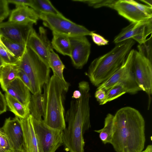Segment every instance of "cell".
Here are the masks:
<instances>
[{
	"label": "cell",
	"mask_w": 152,
	"mask_h": 152,
	"mask_svg": "<svg viewBox=\"0 0 152 152\" xmlns=\"http://www.w3.org/2000/svg\"><path fill=\"white\" fill-rule=\"evenodd\" d=\"M145 127L138 110L129 107L122 108L114 115L110 144L116 152H141L145 141Z\"/></svg>",
	"instance_id": "1"
},
{
	"label": "cell",
	"mask_w": 152,
	"mask_h": 152,
	"mask_svg": "<svg viewBox=\"0 0 152 152\" xmlns=\"http://www.w3.org/2000/svg\"><path fill=\"white\" fill-rule=\"evenodd\" d=\"M135 43L132 39H127L94 59L85 73L92 84L98 87L111 76L124 62Z\"/></svg>",
	"instance_id": "2"
},
{
	"label": "cell",
	"mask_w": 152,
	"mask_h": 152,
	"mask_svg": "<svg viewBox=\"0 0 152 152\" xmlns=\"http://www.w3.org/2000/svg\"><path fill=\"white\" fill-rule=\"evenodd\" d=\"M65 119L68 124L63 131V144L69 152H85L83 135L91 127L90 112L79 106L72 107L66 112Z\"/></svg>",
	"instance_id": "3"
},
{
	"label": "cell",
	"mask_w": 152,
	"mask_h": 152,
	"mask_svg": "<svg viewBox=\"0 0 152 152\" xmlns=\"http://www.w3.org/2000/svg\"><path fill=\"white\" fill-rule=\"evenodd\" d=\"M65 92L61 81L53 75L46 84V103L43 121L49 127L62 131L66 128L64 106Z\"/></svg>",
	"instance_id": "4"
},
{
	"label": "cell",
	"mask_w": 152,
	"mask_h": 152,
	"mask_svg": "<svg viewBox=\"0 0 152 152\" xmlns=\"http://www.w3.org/2000/svg\"><path fill=\"white\" fill-rule=\"evenodd\" d=\"M18 64L19 69L29 77L34 94L42 93L44 85L48 83L50 78V68L27 46Z\"/></svg>",
	"instance_id": "5"
},
{
	"label": "cell",
	"mask_w": 152,
	"mask_h": 152,
	"mask_svg": "<svg viewBox=\"0 0 152 152\" xmlns=\"http://www.w3.org/2000/svg\"><path fill=\"white\" fill-rule=\"evenodd\" d=\"M134 50H131L125 61L110 77L98 86L97 89H102L105 91L115 85L121 84L126 93L134 94L141 91L137 84L134 75L132 64Z\"/></svg>",
	"instance_id": "6"
},
{
	"label": "cell",
	"mask_w": 152,
	"mask_h": 152,
	"mask_svg": "<svg viewBox=\"0 0 152 152\" xmlns=\"http://www.w3.org/2000/svg\"><path fill=\"white\" fill-rule=\"evenodd\" d=\"M39 15V19L42 20L44 26L49 28L52 32L72 37L90 36L93 32L83 26L74 23L63 15L44 13H40Z\"/></svg>",
	"instance_id": "7"
},
{
	"label": "cell",
	"mask_w": 152,
	"mask_h": 152,
	"mask_svg": "<svg viewBox=\"0 0 152 152\" xmlns=\"http://www.w3.org/2000/svg\"><path fill=\"white\" fill-rule=\"evenodd\" d=\"M134 50L132 69L136 83L139 88L150 97L152 93V61L146 56L142 45Z\"/></svg>",
	"instance_id": "8"
},
{
	"label": "cell",
	"mask_w": 152,
	"mask_h": 152,
	"mask_svg": "<svg viewBox=\"0 0 152 152\" xmlns=\"http://www.w3.org/2000/svg\"><path fill=\"white\" fill-rule=\"evenodd\" d=\"M39 152H55L63 144V131L53 129L32 116Z\"/></svg>",
	"instance_id": "9"
},
{
	"label": "cell",
	"mask_w": 152,
	"mask_h": 152,
	"mask_svg": "<svg viewBox=\"0 0 152 152\" xmlns=\"http://www.w3.org/2000/svg\"><path fill=\"white\" fill-rule=\"evenodd\" d=\"M152 32V18L137 23H131L115 37L114 42L117 44L132 39L142 45L147 41V37Z\"/></svg>",
	"instance_id": "10"
},
{
	"label": "cell",
	"mask_w": 152,
	"mask_h": 152,
	"mask_svg": "<svg viewBox=\"0 0 152 152\" xmlns=\"http://www.w3.org/2000/svg\"><path fill=\"white\" fill-rule=\"evenodd\" d=\"M70 57L77 69H81L87 63L90 53L91 45L85 36L69 37Z\"/></svg>",
	"instance_id": "11"
},
{
	"label": "cell",
	"mask_w": 152,
	"mask_h": 152,
	"mask_svg": "<svg viewBox=\"0 0 152 152\" xmlns=\"http://www.w3.org/2000/svg\"><path fill=\"white\" fill-rule=\"evenodd\" d=\"M32 24H25L9 21L0 23V35L26 45Z\"/></svg>",
	"instance_id": "12"
},
{
	"label": "cell",
	"mask_w": 152,
	"mask_h": 152,
	"mask_svg": "<svg viewBox=\"0 0 152 152\" xmlns=\"http://www.w3.org/2000/svg\"><path fill=\"white\" fill-rule=\"evenodd\" d=\"M1 128L8 137L14 152L24 148L23 133L19 118L15 116L6 118Z\"/></svg>",
	"instance_id": "13"
},
{
	"label": "cell",
	"mask_w": 152,
	"mask_h": 152,
	"mask_svg": "<svg viewBox=\"0 0 152 152\" xmlns=\"http://www.w3.org/2000/svg\"><path fill=\"white\" fill-rule=\"evenodd\" d=\"M113 9L131 23L141 22L152 18L144 14L126 0H117Z\"/></svg>",
	"instance_id": "14"
},
{
	"label": "cell",
	"mask_w": 152,
	"mask_h": 152,
	"mask_svg": "<svg viewBox=\"0 0 152 152\" xmlns=\"http://www.w3.org/2000/svg\"><path fill=\"white\" fill-rule=\"evenodd\" d=\"M20 119L23 133L25 150L26 152H39L32 116L30 114L25 118Z\"/></svg>",
	"instance_id": "15"
},
{
	"label": "cell",
	"mask_w": 152,
	"mask_h": 152,
	"mask_svg": "<svg viewBox=\"0 0 152 152\" xmlns=\"http://www.w3.org/2000/svg\"><path fill=\"white\" fill-rule=\"evenodd\" d=\"M45 42L48 48L49 67L52 69L53 75L56 76L61 81L65 92H67L68 90L69 84L66 81L64 77L63 71L65 66L59 56L53 50L51 42L49 39H46Z\"/></svg>",
	"instance_id": "16"
},
{
	"label": "cell",
	"mask_w": 152,
	"mask_h": 152,
	"mask_svg": "<svg viewBox=\"0 0 152 152\" xmlns=\"http://www.w3.org/2000/svg\"><path fill=\"white\" fill-rule=\"evenodd\" d=\"M39 19V14L27 6H20L12 10L8 21L25 24H36Z\"/></svg>",
	"instance_id": "17"
},
{
	"label": "cell",
	"mask_w": 152,
	"mask_h": 152,
	"mask_svg": "<svg viewBox=\"0 0 152 152\" xmlns=\"http://www.w3.org/2000/svg\"><path fill=\"white\" fill-rule=\"evenodd\" d=\"M5 93L28 108L31 95L30 91L19 78L17 77L9 84Z\"/></svg>",
	"instance_id": "18"
},
{
	"label": "cell",
	"mask_w": 152,
	"mask_h": 152,
	"mask_svg": "<svg viewBox=\"0 0 152 152\" xmlns=\"http://www.w3.org/2000/svg\"><path fill=\"white\" fill-rule=\"evenodd\" d=\"M26 46L34 52L50 68L48 48L43 38L33 28L29 34Z\"/></svg>",
	"instance_id": "19"
},
{
	"label": "cell",
	"mask_w": 152,
	"mask_h": 152,
	"mask_svg": "<svg viewBox=\"0 0 152 152\" xmlns=\"http://www.w3.org/2000/svg\"><path fill=\"white\" fill-rule=\"evenodd\" d=\"M46 84L43 86V94L37 93L31 95L28 106L30 114L33 118L38 121L42 120V117L43 118L45 114L47 98Z\"/></svg>",
	"instance_id": "20"
},
{
	"label": "cell",
	"mask_w": 152,
	"mask_h": 152,
	"mask_svg": "<svg viewBox=\"0 0 152 152\" xmlns=\"http://www.w3.org/2000/svg\"><path fill=\"white\" fill-rule=\"evenodd\" d=\"M18 61L13 63L4 62L0 68V84L5 92L9 84L17 77L19 70Z\"/></svg>",
	"instance_id": "21"
},
{
	"label": "cell",
	"mask_w": 152,
	"mask_h": 152,
	"mask_svg": "<svg viewBox=\"0 0 152 152\" xmlns=\"http://www.w3.org/2000/svg\"><path fill=\"white\" fill-rule=\"evenodd\" d=\"M51 44L53 48L64 56H70L71 45L69 37L52 32Z\"/></svg>",
	"instance_id": "22"
},
{
	"label": "cell",
	"mask_w": 152,
	"mask_h": 152,
	"mask_svg": "<svg viewBox=\"0 0 152 152\" xmlns=\"http://www.w3.org/2000/svg\"><path fill=\"white\" fill-rule=\"evenodd\" d=\"M5 97L7 106L15 116L22 119L30 114L29 108L24 106L15 98L6 93Z\"/></svg>",
	"instance_id": "23"
},
{
	"label": "cell",
	"mask_w": 152,
	"mask_h": 152,
	"mask_svg": "<svg viewBox=\"0 0 152 152\" xmlns=\"http://www.w3.org/2000/svg\"><path fill=\"white\" fill-rule=\"evenodd\" d=\"M114 115L108 113L105 117L104 126L102 129L95 130L94 132L99 134V138L103 143H110L113 133Z\"/></svg>",
	"instance_id": "24"
},
{
	"label": "cell",
	"mask_w": 152,
	"mask_h": 152,
	"mask_svg": "<svg viewBox=\"0 0 152 152\" xmlns=\"http://www.w3.org/2000/svg\"><path fill=\"white\" fill-rule=\"evenodd\" d=\"M31 8L39 14L44 13L58 15H62L48 0H32Z\"/></svg>",
	"instance_id": "25"
},
{
	"label": "cell",
	"mask_w": 152,
	"mask_h": 152,
	"mask_svg": "<svg viewBox=\"0 0 152 152\" xmlns=\"http://www.w3.org/2000/svg\"><path fill=\"white\" fill-rule=\"evenodd\" d=\"M1 37L2 42L8 49L18 60H20L25 52L26 45L12 40L1 36Z\"/></svg>",
	"instance_id": "26"
},
{
	"label": "cell",
	"mask_w": 152,
	"mask_h": 152,
	"mask_svg": "<svg viewBox=\"0 0 152 152\" xmlns=\"http://www.w3.org/2000/svg\"><path fill=\"white\" fill-rule=\"evenodd\" d=\"M107 91L105 99L100 105L105 104L126 93L122 85L119 83L116 84Z\"/></svg>",
	"instance_id": "27"
},
{
	"label": "cell",
	"mask_w": 152,
	"mask_h": 152,
	"mask_svg": "<svg viewBox=\"0 0 152 152\" xmlns=\"http://www.w3.org/2000/svg\"><path fill=\"white\" fill-rule=\"evenodd\" d=\"M115 0H73V1L80 2L87 4L88 6L94 8L103 7H108L113 9L116 2Z\"/></svg>",
	"instance_id": "28"
},
{
	"label": "cell",
	"mask_w": 152,
	"mask_h": 152,
	"mask_svg": "<svg viewBox=\"0 0 152 152\" xmlns=\"http://www.w3.org/2000/svg\"><path fill=\"white\" fill-rule=\"evenodd\" d=\"M0 57L7 63H15L18 60L8 49L2 42L0 35Z\"/></svg>",
	"instance_id": "29"
},
{
	"label": "cell",
	"mask_w": 152,
	"mask_h": 152,
	"mask_svg": "<svg viewBox=\"0 0 152 152\" xmlns=\"http://www.w3.org/2000/svg\"><path fill=\"white\" fill-rule=\"evenodd\" d=\"M11 151H13L8 137L2 128H0V152Z\"/></svg>",
	"instance_id": "30"
},
{
	"label": "cell",
	"mask_w": 152,
	"mask_h": 152,
	"mask_svg": "<svg viewBox=\"0 0 152 152\" xmlns=\"http://www.w3.org/2000/svg\"><path fill=\"white\" fill-rule=\"evenodd\" d=\"M127 1L136 6L139 10L150 17H152V7L143 4L133 0H128Z\"/></svg>",
	"instance_id": "31"
},
{
	"label": "cell",
	"mask_w": 152,
	"mask_h": 152,
	"mask_svg": "<svg viewBox=\"0 0 152 152\" xmlns=\"http://www.w3.org/2000/svg\"><path fill=\"white\" fill-rule=\"evenodd\" d=\"M17 77L19 78L26 86L30 92L32 94H34L31 81L28 75L23 71L19 69Z\"/></svg>",
	"instance_id": "32"
},
{
	"label": "cell",
	"mask_w": 152,
	"mask_h": 152,
	"mask_svg": "<svg viewBox=\"0 0 152 152\" xmlns=\"http://www.w3.org/2000/svg\"><path fill=\"white\" fill-rule=\"evenodd\" d=\"M7 0H0V19H4L10 14Z\"/></svg>",
	"instance_id": "33"
},
{
	"label": "cell",
	"mask_w": 152,
	"mask_h": 152,
	"mask_svg": "<svg viewBox=\"0 0 152 152\" xmlns=\"http://www.w3.org/2000/svg\"><path fill=\"white\" fill-rule=\"evenodd\" d=\"M91 33V35L93 42L98 46L105 45H107L109 41L102 36L94 32Z\"/></svg>",
	"instance_id": "34"
},
{
	"label": "cell",
	"mask_w": 152,
	"mask_h": 152,
	"mask_svg": "<svg viewBox=\"0 0 152 152\" xmlns=\"http://www.w3.org/2000/svg\"><path fill=\"white\" fill-rule=\"evenodd\" d=\"M8 3L15 4L16 7L20 6H27L31 7L32 0H7Z\"/></svg>",
	"instance_id": "35"
},
{
	"label": "cell",
	"mask_w": 152,
	"mask_h": 152,
	"mask_svg": "<svg viewBox=\"0 0 152 152\" xmlns=\"http://www.w3.org/2000/svg\"><path fill=\"white\" fill-rule=\"evenodd\" d=\"M97 89L95 94V96L100 105L105 99L106 93L105 91L103 89Z\"/></svg>",
	"instance_id": "36"
},
{
	"label": "cell",
	"mask_w": 152,
	"mask_h": 152,
	"mask_svg": "<svg viewBox=\"0 0 152 152\" xmlns=\"http://www.w3.org/2000/svg\"><path fill=\"white\" fill-rule=\"evenodd\" d=\"M7 106L5 96L0 91V115L6 112Z\"/></svg>",
	"instance_id": "37"
},
{
	"label": "cell",
	"mask_w": 152,
	"mask_h": 152,
	"mask_svg": "<svg viewBox=\"0 0 152 152\" xmlns=\"http://www.w3.org/2000/svg\"><path fill=\"white\" fill-rule=\"evenodd\" d=\"M81 96V93L79 90H76L73 93L72 98L73 99H77L80 98Z\"/></svg>",
	"instance_id": "38"
},
{
	"label": "cell",
	"mask_w": 152,
	"mask_h": 152,
	"mask_svg": "<svg viewBox=\"0 0 152 152\" xmlns=\"http://www.w3.org/2000/svg\"><path fill=\"white\" fill-rule=\"evenodd\" d=\"M141 152H152V145H148L145 149Z\"/></svg>",
	"instance_id": "39"
},
{
	"label": "cell",
	"mask_w": 152,
	"mask_h": 152,
	"mask_svg": "<svg viewBox=\"0 0 152 152\" xmlns=\"http://www.w3.org/2000/svg\"><path fill=\"white\" fill-rule=\"evenodd\" d=\"M147 4L148 6L152 7V0H140Z\"/></svg>",
	"instance_id": "40"
},
{
	"label": "cell",
	"mask_w": 152,
	"mask_h": 152,
	"mask_svg": "<svg viewBox=\"0 0 152 152\" xmlns=\"http://www.w3.org/2000/svg\"><path fill=\"white\" fill-rule=\"evenodd\" d=\"M4 62V61L0 57V68L3 65Z\"/></svg>",
	"instance_id": "41"
},
{
	"label": "cell",
	"mask_w": 152,
	"mask_h": 152,
	"mask_svg": "<svg viewBox=\"0 0 152 152\" xmlns=\"http://www.w3.org/2000/svg\"><path fill=\"white\" fill-rule=\"evenodd\" d=\"M15 152H26V150L24 148H23L21 149L20 150L18 151Z\"/></svg>",
	"instance_id": "42"
},
{
	"label": "cell",
	"mask_w": 152,
	"mask_h": 152,
	"mask_svg": "<svg viewBox=\"0 0 152 152\" xmlns=\"http://www.w3.org/2000/svg\"><path fill=\"white\" fill-rule=\"evenodd\" d=\"M4 20L3 19H0V23L2 22V21Z\"/></svg>",
	"instance_id": "43"
},
{
	"label": "cell",
	"mask_w": 152,
	"mask_h": 152,
	"mask_svg": "<svg viewBox=\"0 0 152 152\" xmlns=\"http://www.w3.org/2000/svg\"><path fill=\"white\" fill-rule=\"evenodd\" d=\"M14 152L13 151H9V152Z\"/></svg>",
	"instance_id": "44"
}]
</instances>
